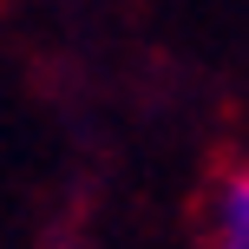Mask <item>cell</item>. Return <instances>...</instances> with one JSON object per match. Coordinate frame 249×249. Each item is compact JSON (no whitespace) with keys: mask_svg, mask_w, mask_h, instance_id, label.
Returning <instances> with one entry per match:
<instances>
[{"mask_svg":"<svg viewBox=\"0 0 249 249\" xmlns=\"http://www.w3.org/2000/svg\"><path fill=\"white\" fill-rule=\"evenodd\" d=\"M210 249H249V158L210 197Z\"/></svg>","mask_w":249,"mask_h":249,"instance_id":"6da1fadb","label":"cell"}]
</instances>
